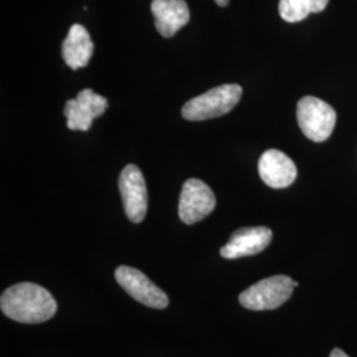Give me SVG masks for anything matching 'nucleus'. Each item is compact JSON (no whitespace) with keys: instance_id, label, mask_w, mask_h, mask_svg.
<instances>
[{"instance_id":"obj_10","label":"nucleus","mask_w":357,"mask_h":357,"mask_svg":"<svg viewBox=\"0 0 357 357\" xmlns=\"http://www.w3.org/2000/svg\"><path fill=\"white\" fill-rule=\"evenodd\" d=\"M258 172L264 183L271 188H286L296 178L293 160L280 150H268L258 162Z\"/></svg>"},{"instance_id":"obj_4","label":"nucleus","mask_w":357,"mask_h":357,"mask_svg":"<svg viewBox=\"0 0 357 357\" xmlns=\"http://www.w3.org/2000/svg\"><path fill=\"white\" fill-rule=\"evenodd\" d=\"M298 125L308 139L323 142L330 138L336 125V112L317 97H303L296 106Z\"/></svg>"},{"instance_id":"obj_8","label":"nucleus","mask_w":357,"mask_h":357,"mask_svg":"<svg viewBox=\"0 0 357 357\" xmlns=\"http://www.w3.org/2000/svg\"><path fill=\"white\" fill-rule=\"evenodd\" d=\"M109 106L107 100L91 89L81 90L75 100L65 103L66 126L73 131H88L93 121L103 115Z\"/></svg>"},{"instance_id":"obj_1","label":"nucleus","mask_w":357,"mask_h":357,"mask_svg":"<svg viewBox=\"0 0 357 357\" xmlns=\"http://www.w3.org/2000/svg\"><path fill=\"white\" fill-rule=\"evenodd\" d=\"M0 308L7 318L15 321L38 324L54 317L57 302L44 287L23 282L13 284L1 294Z\"/></svg>"},{"instance_id":"obj_6","label":"nucleus","mask_w":357,"mask_h":357,"mask_svg":"<svg viewBox=\"0 0 357 357\" xmlns=\"http://www.w3.org/2000/svg\"><path fill=\"white\" fill-rule=\"evenodd\" d=\"M119 192L125 206V213L131 222L139 224L147 213L149 195L141 169L128 165L119 175Z\"/></svg>"},{"instance_id":"obj_3","label":"nucleus","mask_w":357,"mask_h":357,"mask_svg":"<svg viewBox=\"0 0 357 357\" xmlns=\"http://www.w3.org/2000/svg\"><path fill=\"white\" fill-rule=\"evenodd\" d=\"M298 282L287 275H274L257 282L240 295L241 306L252 311L274 310L282 306L293 295Z\"/></svg>"},{"instance_id":"obj_2","label":"nucleus","mask_w":357,"mask_h":357,"mask_svg":"<svg viewBox=\"0 0 357 357\" xmlns=\"http://www.w3.org/2000/svg\"><path fill=\"white\" fill-rule=\"evenodd\" d=\"M243 88L237 84H225L208 90L190 100L181 109L187 121H205L228 114L240 102Z\"/></svg>"},{"instance_id":"obj_13","label":"nucleus","mask_w":357,"mask_h":357,"mask_svg":"<svg viewBox=\"0 0 357 357\" xmlns=\"http://www.w3.org/2000/svg\"><path fill=\"white\" fill-rule=\"evenodd\" d=\"M330 0H280V15L287 23L305 20L310 13H321Z\"/></svg>"},{"instance_id":"obj_15","label":"nucleus","mask_w":357,"mask_h":357,"mask_svg":"<svg viewBox=\"0 0 357 357\" xmlns=\"http://www.w3.org/2000/svg\"><path fill=\"white\" fill-rule=\"evenodd\" d=\"M220 7H225L229 4V0H215Z\"/></svg>"},{"instance_id":"obj_9","label":"nucleus","mask_w":357,"mask_h":357,"mask_svg":"<svg viewBox=\"0 0 357 357\" xmlns=\"http://www.w3.org/2000/svg\"><path fill=\"white\" fill-rule=\"evenodd\" d=\"M271 238L273 231L266 227H252L236 230L230 236L229 241L221 248L220 255L228 259L258 255L268 248Z\"/></svg>"},{"instance_id":"obj_5","label":"nucleus","mask_w":357,"mask_h":357,"mask_svg":"<svg viewBox=\"0 0 357 357\" xmlns=\"http://www.w3.org/2000/svg\"><path fill=\"white\" fill-rule=\"evenodd\" d=\"M215 206V193L203 180L188 178L184 183L178 199V217L184 224L192 225L204 220L213 212Z\"/></svg>"},{"instance_id":"obj_7","label":"nucleus","mask_w":357,"mask_h":357,"mask_svg":"<svg viewBox=\"0 0 357 357\" xmlns=\"http://www.w3.org/2000/svg\"><path fill=\"white\" fill-rule=\"evenodd\" d=\"M115 280L131 298L142 305L159 310L168 306L167 294L138 268L119 266L115 270Z\"/></svg>"},{"instance_id":"obj_12","label":"nucleus","mask_w":357,"mask_h":357,"mask_svg":"<svg viewBox=\"0 0 357 357\" xmlns=\"http://www.w3.org/2000/svg\"><path fill=\"white\" fill-rule=\"evenodd\" d=\"M93 52L94 44L88 29L81 24L70 26L61 48L65 64L75 70L85 68L89 64Z\"/></svg>"},{"instance_id":"obj_11","label":"nucleus","mask_w":357,"mask_h":357,"mask_svg":"<svg viewBox=\"0 0 357 357\" xmlns=\"http://www.w3.org/2000/svg\"><path fill=\"white\" fill-rule=\"evenodd\" d=\"M151 11L155 26L163 38H172L190 22V8L185 0H153Z\"/></svg>"},{"instance_id":"obj_14","label":"nucleus","mask_w":357,"mask_h":357,"mask_svg":"<svg viewBox=\"0 0 357 357\" xmlns=\"http://www.w3.org/2000/svg\"><path fill=\"white\" fill-rule=\"evenodd\" d=\"M330 357H349L348 355H345V352H343L342 349L339 348H335L331 352V356Z\"/></svg>"}]
</instances>
